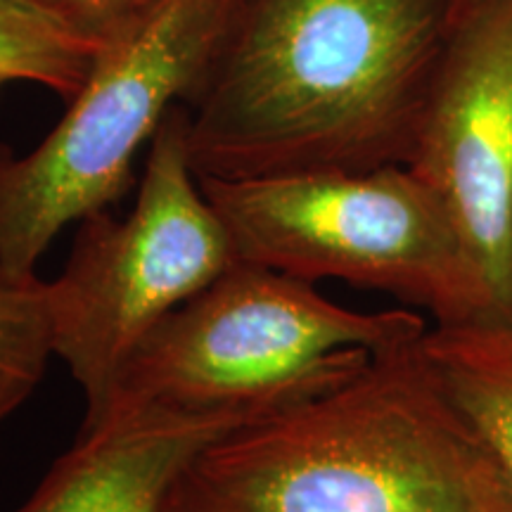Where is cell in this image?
<instances>
[{
    "label": "cell",
    "mask_w": 512,
    "mask_h": 512,
    "mask_svg": "<svg viewBox=\"0 0 512 512\" xmlns=\"http://www.w3.org/2000/svg\"><path fill=\"white\" fill-rule=\"evenodd\" d=\"M408 169L451 216L491 320L512 323V0L460 15Z\"/></svg>",
    "instance_id": "cell-7"
},
{
    "label": "cell",
    "mask_w": 512,
    "mask_h": 512,
    "mask_svg": "<svg viewBox=\"0 0 512 512\" xmlns=\"http://www.w3.org/2000/svg\"><path fill=\"white\" fill-rule=\"evenodd\" d=\"M159 512H185V510H181V508H176V505H174V503H171V501H169V498H166V501H164V505H162V510H159Z\"/></svg>",
    "instance_id": "cell-13"
},
{
    "label": "cell",
    "mask_w": 512,
    "mask_h": 512,
    "mask_svg": "<svg viewBox=\"0 0 512 512\" xmlns=\"http://www.w3.org/2000/svg\"><path fill=\"white\" fill-rule=\"evenodd\" d=\"M230 0H169L100 48L67 112L27 155L0 145V280L19 283L67 223L112 207L133 159L207 60Z\"/></svg>",
    "instance_id": "cell-5"
},
{
    "label": "cell",
    "mask_w": 512,
    "mask_h": 512,
    "mask_svg": "<svg viewBox=\"0 0 512 512\" xmlns=\"http://www.w3.org/2000/svg\"><path fill=\"white\" fill-rule=\"evenodd\" d=\"M197 181L235 261L311 285L335 278L387 292L437 325L491 320L451 216L408 166Z\"/></svg>",
    "instance_id": "cell-4"
},
{
    "label": "cell",
    "mask_w": 512,
    "mask_h": 512,
    "mask_svg": "<svg viewBox=\"0 0 512 512\" xmlns=\"http://www.w3.org/2000/svg\"><path fill=\"white\" fill-rule=\"evenodd\" d=\"M53 354L46 283L0 280V427L34 394Z\"/></svg>",
    "instance_id": "cell-11"
},
{
    "label": "cell",
    "mask_w": 512,
    "mask_h": 512,
    "mask_svg": "<svg viewBox=\"0 0 512 512\" xmlns=\"http://www.w3.org/2000/svg\"><path fill=\"white\" fill-rule=\"evenodd\" d=\"M64 29L102 48L152 17L169 0H27Z\"/></svg>",
    "instance_id": "cell-12"
},
{
    "label": "cell",
    "mask_w": 512,
    "mask_h": 512,
    "mask_svg": "<svg viewBox=\"0 0 512 512\" xmlns=\"http://www.w3.org/2000/svg\"><path fill=\"white\" fill-rule=\"evenodd\" d=\"M100 48L83 41L27 0H0V88L41 83L72 100L91 74Z\"/></svg>",
    "instance_id": "cell-10"
},
{
    "label": "cell",
    "mask_w": 512,
    "mask_h": 512,
    "mask_svg": "<svg viewBox=\"0 0 512 512\" xmlns=\"http://www.w3.org/2000/svg\"><path fill=\"white\" fill-rule=\"evenodd\" d=\"M420 339L214 441L169 501L185 512H505L494 465Z\"/></svg>",
    "instance_id": "cell-2"
},
{
    "label": "cell",
    "mask_w": 512,
    "mask_h": 512,
    "mask_svg": "<svg viewBox=\"0 0 512 512\" xmlns=\"http://www.w3.org/2000/svg\"><path fill=\"white\" fill-rule=\"evenodd\" d=\"M460 0H230L185 95L197 178L408 166Z\"/></svg>",
    "instance_id": "cell-1"
},
{
    "label": "cell",
    "mask_w": 512,
    "mask_h": 512,
    "mask_svg": "<svg viewBox=\"0 0 512 512\" xmlns=\"http://www.w3.org/2000/svg\"><path fill=\"white\" fill-rule=\"evenodd\" d=\"M420 349L489 456L505 512H512V323L437 325L422 335Z\"/></svg>",
    "instance_id": "cell-9"
},
{
    "label": "cell",
    "mask_w": 512,
    "mask_h": 512,
    "mask_svg": "<svg viewBox=\"0 0 512 512\" xmlns=\"http://www.w3.org/2000/svg\"><path fill=\"white\" fill-rule=\"evenodd\" d=\"M475 3H477V0H460V15H463L467 8H472Z\"/></svg>",
    "instance_id": "cell-14"
},
{
    "label": "cell",
    "mask_w": 512,
    "mask_h": 512,
    "mask_svg": "<svg viewBox=\"0 0 512 512\" xmlns=\"http://www.w3.org/2000/svg\"><path fill=\"white\" fill-rule=\"evenodd\" d=\"M425 332L413 311H349L311 283L233 261L140 339L121 363L100 422L155 406L287 408Z\"/></svg>",
    "instance_id": "cell-3"
},
{
    "label": "cell",
    "mask_w": 512,
    "mask_h": 512,
    "mask_svg": "<svg viewBox=\"0 0 512 512\" xmlns=\"http://www.w3.org/2000/svg\"><path fill=\"white\" fill-rule=\"evenodd\" d=\"M283 408H143L110 415L55 460L17 512H159L204 448Z\"/></svg>",
    "instance_id": "cell-8"
},
{
    "label": "cell",
    "mask_w": 512,
    "mask_h": 512,
    "mask_svg": "<svg viewBox=\"0 0 512 512\" xmlns=\"http://www.w3.org/2000/svg\"><path fill=\"white\" fill-rule=\"evenodd\" d=\"M228 233L200 188L181 102L147 150L136 207L79 221L64 271L46 283L53 354L86 399L83 430L105 413L121 363L176 306L233 264Z\"/></svg>",
    "instance_id": "cell-6"
}]
</instances>
